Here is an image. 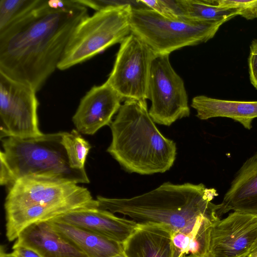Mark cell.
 Wrapping results in <instances>:
<instances>
[{
	"label": "cell",
	"instance_id": "obj_1",
	"mask_svg": "<svg viewBox=\"0 0 257 257\" xmlns=\"http://www.w3.org/2000/svg\"><path fill=\"white\" fill-rule=\"evenodd\" d=\"M77 0H38L0 31V72L36 92L55 71L77 26L88 16Z\"/></svg>",
	"mask_w": 257,
	"mask_h": 257
},
{
	"label": "cell",
	"instance_id": "obj_11",
	"mask_svg": "<svg viewBox=\"0 0 257 257\" xmlns=\"http://www.w3.org/2000/svg\"><path fill=\"white\" fill-rule=\"evenodd\" d=\"M257 240V215L233 211L209 227L203 257H247Z\"/></svg>",
	"mask_w": 257,
	"mask_h": 257
},
{
	"label": "cell",
	"instance_id": "obj_24",
	"mask_svg": "<svg viewBox=\"0 0 257 257\" xmlns=\"http://www.w3.org/2000/svg\"><path fill=\"white\" fill-rule=\"evenodd\" d=\"M248 64L250 82L257 89V39L253 40L250 45Z\"/></svg>",
	"mask_w": 257,
	"mask_h": 257
},
{
	"label": "cell",
	"instance_id": "obj_15",
	"mask_svg": "<svg viewBox=\"0 0 257 257\" xmlns=\"http://www.w3.org/2000/svg\"><path fill=\"white\" fill-rule=\"evenodd\" d=\"M20 246L42 257H88L57 233L48 222L35 223L22 230L13 247Z\"/></svg>",
	"mask_w": 257,
	"mask_h": 257
},
{
	"label": "cell",
	"instance_id": "obj_25",
	"mask_svg": "<svg viewBox=\"0 0 257 257\" xmlns=\"http://www.w3.org/2000/svg\"><path fill=\"white\" fill-rule=\"evenodd\" d=\"M219 6L228 8L239 9L241 13L257 3V0H217Z\"/></svg>",
	"mask_w": 257,
	"mask_h": 257
},
{
	"label": "cell",
	"instance_id": "obj_27",
	"mask_svg": "<svg viewBox=\"0 0 257 257\" xmlns=\"http://www.w3.org/2000/svg\"><path fill=\"white\" fill-rule=\"evenodd\" d=\"M241 16L247 20H252L257 18V3L244 12Z\"/></svg>",
	"mask_w": 257,
	"mask_h": 257
},
{
	"label": "cell",
	"instance_id": "obj_3",
	"mask_svg": "<svg viewBox=\"0 0 257 257\" xmlns=\"http://www.w3.org/2000/svg\"><path fill=\"white\" fill-rule=\"evenodd\" d=\"M4 207L6 235L16 240L29 225L46 222L74 210L98 208L90 191L77 184L42 175L17 180L10 188Z\"/></svg>",
	"mask_w": 257,
	"mask_h": 257
},
{
	"label": "cell",
	"instance_id": "obj_16",
	"mask_svg": "<svg viewBox=\"0 0 257 257\" xmlns=\"http://www.w3.org/2000/svg\"><path fill=\"white\" fill-rule=\"evenodd\" d=\"M122 248L126 257H171L172 230L163 224L138 223Z\"/></svg>",
	"mask_w": 257,
	"mask_h": 257
},
{
	"label": "cell",
	"instance_id": "obj_19",
	"mask_svg": "<svg viewBox=\"0 0 257 257\" xmlns=\"http://www.w3.org/2000/svg\"><path fill=\"white\" fill-rule=\"evenodd\" d=\"M217 220L205 218L189 230L172 231L171 257H203L208 229Z\"/></svg>",
	"mask_w": 257,
	"mask_h": 257
},
{
	"label": "cell",
	"instance_id": "obj_28",
	"mask_svg": "<svg viewBox=\"0 0 257 257\" xmlns=\"http://www.w3.org/2000/svg\"><path fill=\"white\" fill-rule=\"evenodd\" d=\"M248 255H251V256L257 255V240L256 241L255 243L253 245Z\"/></svg>",
	"mask_w": 257,
	"mask_h": 257
},
{
	"label": "cell",
	"instance_id": "obj_10",
	"mask_svg": "<svg viewBox=\"0 0 257 257\" xmlns=\"http://www.w3.org/2000/svg\"><path fill=\"white\" fill-rule=\"evenodd\" d=\"M154 54L131 33L120 43L106 82L123 99L146 101L150 66Z\"/></svg>",
	"mask_w": 257,
	"mask_h": 257
},
{
	"label": "cell",
	"instance_id": "obj_29",
	"mask_svg": "<svg viewBox=\"0 0 257 257\" xmlns=\"http://www.w3.org/2000/svg\"><path fill=\"white\" fill-rule=\"evenodd\" d=\"M112 257H126V256L125 255V254H124L123 252H122L120 254L115 255Z\"/></svg>",
	"mask_w": 257,
	"mask_h": 257
},
{
	"label": "cell",
	"instance_id": "obj_20",
	"mask_svg": "<svg viewBox=\"0 0 257 257\" xmlns=\"http://www.w3.org/2000/svg\"><path fill=\"white\" fill-rule=\"evenodd\" d=\"M180 16L204 21H222L226 22L240 15L239 9L228 8L218 5L217 0H176Z\"/></svg>",
	"mask_w": 257,
	"mask_h": 257
},
{
	"label": "cell",
	"instance_id": "obj_6",
	"mask_svg": "<svg viewBox=\"0 0 257 257\" xmlns=\"http://www.w3.org/2000/svg\"><path fill=\"white\" fill-rule=\"evenodd\" d=\"M224 23L181 16L171 19L149 8L132 7L130 16L131 33L158 54L169 55L184 47L206 42Z\"/></svg>",
	"mask_w": 257,
	"mask_h": 257
},
{
	"label": "cell",
	"instance_id": "obj_14",
	"mask_svg": "<svg viewBox=\"0 0 257 257\" xmlns=\"http://www.w3.org/2000/svg\"><path fill=\"white\" fill-rule=\"evenodd\" d=\"M220 204L219 217L231 210L257 215V152L238 170Z\"/></svg>",
	"mask_w": 257,
	"mask_h": 257
},
{
	"label": "cell",
	"instance_id": "obj_22",
	"mask_svg": "<svg viewBox=\"0 0 257 257\" xmlns=\"http://www.w3.org/2000/svg\"><path fill=\"white\" fill-rule=\"evenodd\" d=\"M38 0H1L0 31L22 16L37 3Z\"/></svg>",
	"mask_w": 257,
	"mask_h": 257
},
{
	"label": "cell",
	"instance_id": "obj_9",
	"mask_svg": "<svg viewBox=\"0 0 257 257\" xmlns=\"http://www.w3.org/2000/svg\"><path fill=\"white\" fill-rule=\"evenodd\" d=\"M36 92L31 86L0 72L1 139L43 134L39 127Z\"/></svg>",
	"mask_w": 257,
	"mask_h": 257
},
{
	"label": "cell",
	"instance_id": "obj_23",
	"mask_svg": "<svg viewBox=\"0 0 257 257\" xmlns=\"http://www.w3.org/2000/svg\"><path fill=\"white\" fill-rule=\"evenodd\" d=\"M148 8L160 15L171 19L181 17L175 1L141 0Z\"/></svg>",
	"mask_w": 257,
	"mask_h": 257
},
{
	"label": "cell",
	"instance_id": "obj_7",
	"mask_svg": "<svg viewBox=\"0 0 257 257\" xmlns=\"http://www.w3.org/2000/svg\"><path fill=\"white\" fill-rule=\"evenodd\" d=\"M141 1L98 11L84 18L73 32L57 69L65 70L121 42L131 33L133 8H144Z\"/></svg>",
	"mask_w": 257,
	"mask_h": 257
},
{
	"label": "cell",
	"instance_id": "obj_4",
	"mask_svg": "<svg viewBox=\"0 0 257 257\" xmlns=\"http://www.w3.org/2000/svg\"><path fill=\"white\" fill-rule=\"evenodd\" d=\"M109 126L112 140L107 152L127 172L152 175L173 165L176 143L158 129L146 101L126 100Z\"/></svg>",
	"mask_w": 257,
	"mask_h": 257
},
{
	"label": "cell",
	"instance_id": "obj_12",
	"mask_svg": "<svg viewBox=\"0 0 257 257\" xmlns=\"http://www.w3.org/2000/svg\"><path fill=\"white\" fill-rule=\"evenodd\" d=\"M123 99L106 81L93 86L82 98L72 117L80 133L93 135L105 125H110Z\"/></svg>",
	"mask_w": 257,
	"mask_h": 257
},
{
	"label": "cell",
	"instance_id": "obj_21",
	"mask_svg": "<svg viewBox=\"0 0 257 257\" xmlns=\"http://www.w3.org/2000/svg\"><path fill=\"white\" fill-rule=\"evenodd\" d=\"M79 133L74 129L70 132H62V144L71 168L83 170L85 169L86 159L91 147Z\"/></svg>",
	"mask_w": 257,
	"mask_h": 257
},
{
	"label": "cell",
	"instance_id": "obj_13",
	"mask_svg": "<svg viewBox=\"0 0 257 257\" xmlns=\"http://www.w3.org/2000/svg\"><path fill=\"white\" fill-rule=\"evenodd\" d=\"M92 232L123 244L138 223L98 208L76 210L53 219Z\"/></svg>",
	"mask_w": 257,
	"mask_h": 257
},
{
	"label": "cell",
	"instance_id": "obj_17",
	"mask_svg": "<svg viewBox=\"0 0 257 257\" xmlns=\"http://www.w3.org/2000/svg\"><path fill=\"white\" fill-rule=\"evenodd\" d=\"M191 106L201 120L217 117L231 118L247 130L252 128V122L257 117V101L228 100L198 95L193 97Z\"/></svg>",
	"mask_w": 257,
	"mask_h": 257
},
{
	"label": "cell",
	"instance_id": "obj_8",
	"mask_svg": "<svg viewBox=\"0 0 257 257\" xmlns=\"http://www.w3.org/2000/svg\"><path fill=\"white\" fill-rule=\"evenodd\" d=\"M147 99L151 101L149 112L155 123L170 126L177 119L190 115L184 81L172 67L168 54L154 55Z\"/></svg>",
	"mask_w": 257,
	"mask_h": 257
},
{
	"label": "cell",
	"instance_id": "obj_30",
	"mask_svg": "<svg viewBox=\"0 0 257 257\" xmlns=\"http://www.w3.org/2000/svg\"><path fill=\"white\" fill-rule=\"evenodd\" d=\"M247 257H257V255H255V256L248 255Z\"/></svg>",
	"mask_w": 257,
	"mask_h": 257
},
{
	"label": "cell",
	"instance_id": "obj_2",
	"mask_svg": "<svg viewBox=\"0 0 257 257\" xmlns=\"http://www.w3.org/2000/svg\"><path fill=\"white\" fill-rule=\"evenodd\" d=\"M217 195L214 188H208L202 183L165 182L133 197L97 196L96 200L98 208L128 216L138 223L163 224L176 232L189 230L205 218L219 219L217 212L220 204L212 202Z\"/></svg>",
	"mask_w": 257,
	"mask_h": 257
},
{
	"label": "cell",
	"instance_id": "obj_5",
	"mask_svg": "<svg viewBox=\"0 0 257 257\" xmlns=\"http://www.w3.org/2000/svg\"><path fill=\"white\" fill-rule=\"evenodd\" d=\"M62 132L37 137L1 139L0 184L10 188L19 179L29 175L59 178L76 184H88L85 169L70 166L62 144Z\"/></svg>",
	"mask_w": 257,
	"mask_h": 257
},
{
	"label": "cell",
	"instance_id": "obj_18",
	"mask_svg": "<svg viewBox=\"0 0 257 257\" xmlns=\"http://www.w3.org/2000/svg\"><path fill=\"white\" fill-rule=\"evenodd\" d=\"M46 222L88 257H112L123 252L122 244L92 232L56 219Z\"/></svg>",
	"mask_w": 257,
	"mask_h": 257
},
{
	"label": "cell",
	"instance_id": "obj_26",
	"mask_svg": "<svg viewBox=\"0 0 257 257\" xmlns=\"http://www.w3.org/2000/svg\"><path fill=\"white\" fill-rule=\"evenodd\" d=\"M13 251L8 253V257H42L35 251L24 246L12 247Z\"/></svg>",
	"mask_w": 257,
	"mask_h": 257
}]
</instances>
